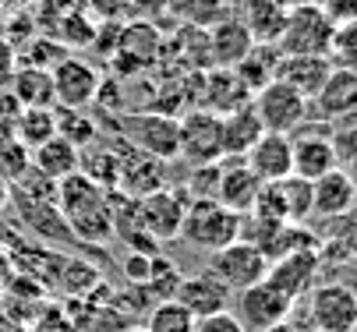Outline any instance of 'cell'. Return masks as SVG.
I'll list each match as a JSON object with an SVG mask.
<instances>
[{
    "label": "cell",
    "mask_w": 357,
    "mask_h": 332,
    "mask_svg": "<svg viewBox=\"0 0 357 332\" xmlns=\"http://www.w3.org/2000/svg\"><path fill=\"white\" fill-rule=\"evenodd\" d=\"M57 209L82 244H107L117 237L114 226V202L103 187H96L82 170L57 180Z\"/></svg>",
    "instance_id": "6da1fadb"
},
{
    "label": "cell",
    "mask_w": 357,
    "mask_h": 332,
    "mask_svg": "<svg viewBox=\"0 0 357 332\" xmlns=\"http://www.w3.org/2000/svg\"><path fill=\"white\" fill-rule=\"evenodd\" d=\"M114 127L131 149L156 156L163 163L181 156V124L167 110H142V113H114Z\"/></svg>",
    "instance_id": "7a4b0ae2"
},
{
    "label": "cell",
    "mask_w": 357,
    "mask_h": 332,
    "mask_svg": "<svg viewBox=\"0 0 357 332\" xmlns=\"http://www.w3.org/2000/svg\"><path fill=\"white\" fill-rule=\"evenodd\" d=\"M333 29L336 22L329 18V11L315 4V0H304V4L287 8V22L276 39V50L287 57H326L333 42Z\"/></svg>",
    "instance_id": "3957f363"
},
{
    "label": "cell",
    "mask_w": 357,
    "mask_h": 332,
    "mask_svg": "<svg viewBox=\"0 0 357 332\" xmlns=\"http://www.w3.org/2000/svg\"><path fill=\"white\" fill-rule=\"evenodd\" d=\"M241 219L237 212L223 209L216 198H188V212H184V223H181V237L198 248V251H220L234 241H241Z\"/></svg>",
    "instance_id": "277c9868"
},
{
    "label": "cell",
    "mask_w": 357,
    "mask_h": 332,
    "mask_svg": "<svg viewBox=\"0 0 357 332\" xmlns=\"http://www.w3.org/2000/svg\"><path fill=\"white\" fill-rule=\"evenodd\" d=\"M251 106L259 113L262 127L266 131H276V134H294L304 120H308V110H312V100H304L297 88H290L287 81H269L262 85L259 92L251 96Z\"/></svg>",
    "instance_id": "5b68a950"
},
{
    "label": "cell",
    "mask_w": 357,
    "mask_h": 332,
    "mask_svg": "<svg viewBox=\"0 0 357 332\" xmlns=\"http://www.w3.org/2000/svg\"><path fill=\"white\" fill-rule=\"evenodd\" d=\"M184 212H188V195H184V191H174V187H160V191H152V195H145V198H135L138 226H142L156 244L177 241V237H181V223H184Z\"/></svg>",
    "instance_id": "8992f818"
},
{
    "label": "cell",
    "mask_w": 357,
    "mask_h": 332,
    "mask_svg": "<svg viewBox=\"0 0 357 332\" xmlns=\"http://www.w3.org/2000/svg\"><path fill=\"white\" fill-rule=\"evenodd\" d=\"M177 124H181V156L191 166L223 159V127H220L216 113H209V110H184L177 117Z\"/></svg>",
    "instance_id": "52a82bcc"
},
{
    "label": "cell",
    "mask_w": 357,
    "mask_h": 332,
    "mask_svg": "<svg viewBox=\"0 0 357 332\" xmlns=\"http://www.w3.org/2000/svg\"><path fill=\"white\" fill-rule=\"evenodd\" d=\"M237 297V322L244 325V332H262L276 322H287L294 311V301L287 294H280L269 279H259L255 287L234 294Z\"/></svg>",
    "instance_id": "ba28073f"
},
{
    "label": "cell",
    "mask_w": 357,
    "mask_h": 332,
    "mask_svg": "<svg viewBox=\"0 0 357 332\" xmlns=\"http://www.w3.org/2000/svg\"><path fill=\"white\" fill-rule=\"evenodd\" d=\"M308 318L319 332H350L357 325V290L347 283H322L308 297Z\"/></svg>",
    "instance_id": "9c48e42d"
},
{
    "label": "cell",
    "mask_w": 357,
    "mask_h": 332,
    "mask_svg": "<svg viewBox=\"0 0 357 332\" xmlns=\"http://www.w3.org/2000/svg\"><path fill=\"white\" fill-rule=\"evenodd\" d=\"M209 269L227 283L234 294H241V290L255 287L259 279H266V272H269V258H266L259 248H255V244H248V241H234V244L213 251Z\"/></svg>",
    "instance_id": "30bf717a"
},
{
    "label": "cell",
    "mask_w": 357,
    "mask_h": 332,
    "mask_svg": "<svg viewBox=\"0 0 357 332\" xmlns=\"http://www.w3.org/2000/svg\"><path fill=\"white\" fill-rule=\"evenodd\" d=\"M50 78H54V103L57 106H75V110H89L96 103L99 81H103L89 61L68 57V54L50 68Z\"/></svg>",
    "instance_id": "8fae6325"
},
{
    "label": "cell",
    "mask_w": 357,
    "mask_h": 332,
    "mask_svg": "<svg viewBox=\"0 0 357 332\" xmlns=\"http://www.w3.org/2000/svg\"><path fill=\"white\" fill-rule=\"evenodd\" d=\"M294 173L304 180H319L322 173L336 170V152H333V131L329 127H312L304 120L294 134Z\"/></svg>",
    "instance_id": "7c38bea8"
},
{
    "label": "cell",
    "mask_w": 357,
    "mask_h": 332,
    "mask_svg": "<svg viewBox=\"0 0 357 332\" xmlns=\"http://www.w3.org/2000/svg\"><path fill=\"white\" fill-rule=\"evenodd\" d=\"M117 156H121V184H117V191L124 198H145L152 191H160V187H167V163L163 159L131 149L124 138L117 145Z\"/></svg>",
    "instance_id": "4fadbf2b"
},
{
    "label": "cell",
    "mask_w": 357,
    "mask_h": 332,
    "mask_svg": "<svg viewBox=\"0 0 357 332\" xmlns=\"http://www.w3.org/2000/svg\"><path fill=\"white\" fill-rule=\"evenodd\" d=\"M251 103L248 85L237 78L234 68H206L198 81V110H209L216 117H227Z\"/></svg>",
    "instance_id": "5bb4252c"
},
{
    "label": "cell",
    "mask_w": 357,
    "mask_h": 332,
    "mask_svg": "<svg viewBox=\"0 0 357 332\" xmlns=\"http://www.w3.org/2000/svg\"><path fill=\"white\" fill-rule=\"evenodd\" d=\"M319 265H322V255L319 248H308V251H290L283 258H273L269 262V272L266 279L280 294H287L294 304L315 287V276H319Z\"/></svg>",
    "instance_id": "9a60e30c"
},
{
    "label": "cell",
    "mask_w": 357,
    "mask_h": 332,
    "mask_svg": "<svg viewBox=\"0 0 357 332\" xmlns=\"http://www.w3.org/2000/svg\"><path fill=\"white\" fill-rule=\"evenodd\" d=\"M174 301H181L195 318H206V315L227 311V308L234 304V290L227 287V283H223L213 269H206V272H195V276L181 279Z\"/></svg>",
    "instance_id": "2e32d148"
},
{
    "label": "cell",
    "mask_w": 357,
    "mask_h": 332,
    "mask_svg": "<svg viewBox=\"0 0 357 332\" xmlns=\"http://www.w3.org/2000/svg\"><path fill=\"white\" fill-rule=\"evenodd\" d=\"M262 180L255 177L244 163V156H223L220 159V187H216V202L237 216H248L255 205Z\"/></svg>",
    "instance_id": "e0dca14e"
},
{
    "label": "cell",
    "mask_w": 357,
    "mask_h": 332,
    "mask_svg": "<svg viewBox=\"0 0 357 332\" xmlns=\"http://www.w3.org/2000/svg\"><path fill=\"white\" fill-rule=\"evenodd\" d=\"M244 163H248V170L259 177L262 184H276V180L290 177V173H294V145H290V134L266 131V134L248 149Z\"/></svg>",
    "instance_id": "ac0fdd59"
},
{
    "label": "cell",
    "mask_w": 357,
    "mask_h": 332,
    "mask_svg": "<svg viewBox=\"0 0 357 332\" xmlns=\"http://www.w3.org/2000/svg\"><path fill=\"white\" fill-rule=\"evenodd\" d=\"M357 205V180L343 173L340 166L312 180V216L322 219H340Z\"/></svg>",
    "instance_id": "d6986e66"
},
{
    "label": "cell",
    "mask_w": 357,
    "mask_h": 332,
    "mask_svg": "<svg viewBox=\"0 0 357 332\" xmlns=\"http://www.w3.org/2000/svg\"><path fill=\"white\" fill-rule=\"evenodd\" d=\"M206 32H209V61H213V68H237L241 57L255 46L248 25L241 18H234V15L216 22V25H209Z\"/></svg>",
    "instance_id": "ffe728a7"
},
{
    "label": "cell",
    "mask_w": 357,
    "mask_h": 332,
    "mask_svg": "<svg viewBox=\"0 0 357 332\" xmlns=\"http://www.w3.org/2000/svg\"><path fill=\"white\" fill-rule=\"evenodd\" d=\"M333 74V64L329 57H280V68H276V78L287 81L290 88H297L304 100H315L326 78Z\"/></svg>",
    "instance_id": "44dd1931"
},
{
    "label": "cell",
    "mask_w": 357,
    "mask_h": 332,
    "mask_svg": "<svg viewBox=\"0 0 357 332\" xmlns=\"http://www.w3.org/2000/svg\"><path fill=\"white\" fill-rule=\"evenodd\" d=\"M312 103L319 106V113H322L326 120H340V117L357 113V74L333 68V74L326 78L322 92H319Z\"/></svg>",
    "instance_id": "7402d4cb"
},
{
    "label": "cell",
    "mask_w": 357,
    "mask_h": 332,
    "mask_svg": "<svg viewBox=\"0 0 357 332\" xmlns=\"http://www.w3.org/2000/svg\"><path fill=\"white\" fill-rule=\"evenodd\" d=\"M82 166V149H75L68 138L54 134L50 141H43L39 149H32V170L50 177V180H64Z\"/></svg>",
    "instance_id": "603a6c76"
},
{
    "label": "cell",
    "mask_w": 357,
    "mask_h": 332,
    "mask_svg": "<svg viewBox=\"0 0 357 332\" xmlns=\"http://www.w3.org/2000/svg\"><path fill=\"white\" fill-rule=\"evenodd\" d=\"M220 127H223V156H248V149L266 134V127H262V120H259L251 103L220 117Z\"/></svg>",
    "instance_id": "cb8c5ba5"
},
{
    "label": "cell",
    "mask_w": 357,
    "mask_h": 332,
    "mask_svg": "<svg viewBox=\"0 0 357 332\" xmlns=\"http://www.w3.org/2000/svg\"><path fill=\"white\" fill-rule=\"evenodd\" d=\"M8 88L15 92V100L22 106H57L54 103V78H50L46 68H32V64L15 68L8 78Z\"/></svg>",
    "instance_id": "d4e9b609"
},
{
    "label": "cell",
    "mask_w": 357,
    "mask_h": 332,
    "mask_svg": "<svg viewBox=\"0 0 357 332\" xmlns=\"http://www.w3.org/2000/svg\"><path fill=\"white\" fill-rule=\"evenodd\" d=\"M280 50L273 42H255L251 50L241 57V64L234 68L237 71V78L248 85V92L255 96V92H259L262 85H269V81H276V68H280Z\"/></svg>",
    "instance_id": "484cf974"
},
{
    "label": "cell",
    "mask_w": 357,
    "mask_h": 332,
    "mask_svg": "<svg viewBox=\"0 0 357 332\" xmlns=\"http://www.w3.org/2000/svg\"><path fill=\"white\" fill-rule=\"evenodd\" d=\"M241 22L248 25L255 42H273L276 46L283 22H287V8L280 0H244V18Z\"/></svg>",
    "instance_id": "4316f807"
},
{
    "label": "cell",
    "mask_w": 357,
    "mask_h": 332,
    "mask_svg": "<svg viewBox=\"0 0 357 332\" xmlns=\"http://www.w3.org/2000/svg\"><path fill=\"white\" fill-rule=\"evenodd\" d=\"M54 134H57V106H22L15 138L22 141L29 152L39 149L43 141H50Z\"/></svg>",
    "instance_id": "83f0119b"
},
{
    "label": "cell",
    "mask_w": 357,
    "mask_h": 332,
    "mask_svg": "<svg viewBox=\"0 0 357 332\" xmlns=\"http://www.w3.org/2000/svg\"><path fill=\"white\" fill-rule=\"evenodd\" d=\"M57 134L68 138L75 149H89L99 138V120L89 110H75V106H57Z\"/></svg>",
    "instance_id": "f1b7e54d"
},
{
    "label": "cell",
    "mask_w": 357,
    "mask_h": 332,
    "mask_svg": "<svg viewBox=\"0 0 357 332\" xmlns=\"http://www.w3.org/2000/svg\"><path fill=\"white\" fill-rule=\"evenodd\" d=\"M195 315L181 304V301H156L149 308L145 318V332H195Z\"/></svg>",
    "instance_id": "f546056e"
},
{
    "label": "cell",
    "mask_w": 357,
    "mask_h": 332,
    "mask_svg": "<svg viewBox=\"0 0 357 332\" xmlns=\"http://www.w3.org/2000/svg\"><path fill=\"white\" fill-rule=\"evenodd\" d=\"M276 187H280V198H283L287 223H304L312 216V180L290 173V177L276 180Z\"/></svg>",
    "instance_id": "4dcf8cb0"
},
{
    "label": "cell",
    "mask_w": 357,
    "mask_h": 332,
    "mask_svg": "<svg viewBox=\"0 0 357 332\" xmlns=\"http://www.w3.org/2000/svg\"><path fill=\"white\" fill-rule=\"evenodd\" d=\"M329 64L340 71H354L357 74V18L350 22H336L333 29V42H329Z\"/></svg>",
    "instance_id": "1f68e13d"
},
{
    "label": "cell",
    "mask_w": 357,
    "mask_h": 332,
    "mask_svg": "<svg viewBox=\"0 0 357 332\" xmlns=\"http://www.w3.org/2000/svg\"><path fill=\"white\" fill-rule=\"evenodd\" d=\"M32 170V152L18 138H0V177L8 184H18Z\"/></svg>",
    "instance_id": "d6a6232c"
},
{
    "label": "cell",
    "mask_w": 357,
    "mask_h": 332,
    "mask_svg": "<svg viewBox=\"0 0 357 332\" xmlns=\"http://www.w3.org/2000/svg\"><path fill=\"white\" fill-rule=\"evenodd\" d=\"M333 152H336V166L357 180V124L333 131Z\"/></svg>",
    "instance_id": "836d02e7"
},
{
    "label": "cell",
    "mask_w": 357,
    "mask_h": 332,
    "mask_svg": "<svg viewBox=\"0 0 357 332\" xmlns=\"http://www.w3.org/2000/svg\"><path fill=\"white\" fill-rule=\"evenodd\" d=\"M216 187H220V163H202L191 166L188 173V198H216Z\"/></svg>",
    "instance_id": "e575fe53"
},
{
    "label": "cell",
    "mask_w": 357,
    "mask_h": 332,
    "mask_svg": "<svg viewBox=\"0 0 357 332\" xmlns=\"http://www.w3.org/2000/svg\"><path fill=\"white\" fill-rule=\"evenodd\" d=\"M18 117H22V103L15 100V92L0 88V138H15Z\"/></svg>",
    "instance_id": "d590c367"
},
{
    "label": "cell",
    "mask_w": 357,
    "mask_h": 332,
    "mask_svg": "<svg viewBox=\"0 0 357 332\" xmlns=\"http://www.w3.org/2000/svg\"><path fill=\"white\" fill-rule=\"evenodd\" d=\"M195 332H244V325L237 322L234 311H216L195 322Z\"/></svg>",
    "instance_id": "8d00e7d4"
},
{
    "label": "cell",
    "mask_w": 357,
    "mask_h": 332,
    "mask_svg": "<svg viewBox=\"0 0 357 332\" xmlns=\"http://www.w3.org/2000/svg\"><path fill=\"white\" fill-rule=\"evenodd\" d=\"M152 258H156V255L131 251V255L124 258V276H128L131 283H149V276H152Z\"/></svg>",
    "instance_id": "74e56055"
},
{
    "label": "cell",
    "mask_w": 357,
    "mask_h": 332,
    "mask_svg": "<svg viewBox=\"0 0 357 332\" xmlns=\"http://www.w3.org/2000/svg\"><path fill=\"white\" fill-rule=\"evenodd\" d=\"M262 332H304V329L294 325V322L287 318V322H276V325H269V329H262Z\"/></svg>",
    "instance_id": "f35d334b"
},
{
    "label": "cell",
    "mask_w": 357,
    "mask_h": 332,
    "mask_svg": "<svg viewBox=\"0 0 357 332\" xmlns=\"http://www.w3.org/2000/svg\"><path fill=\"white\" fill-rule=\"evenodd\" d=\"M8 202H11V184H8L4 177H0V209H4Z\"/></svg>",
    "instance_id": "ab89813d"
},
{
    "label": "cell",
    "mask_w": 357,
    "mask_h": 332,
    "mask_svg": "<svg viewBox=\"0 0 357 332\" xmlns=\"http://www.w3.org/2000/svg\"><path fill=\"white\" fill-rule=\"evenodd\" d=\"M11 272V258L4 255V251H0V283H4V276Z\"/></svg>",
    "instance_id": "60d3db41"
},
{
    "label": "cell",
    "mask_w": 357,
    "mask_h": 332,
    "mask_svg": "<svg viewBox=\"0 0 357 332\" xmlns=\"http://www.w3.org/2000/svg\"><path fill=\"white\" fill-rule=\"evenodd\" d=\"M128 332H145V325H142V329H128Z\"/></svg>",
    "instance_id": "b9f144b4"
},
{
    "label": "cell",
    "mask_w": 357,
    "mask_h": 332,
    "mask_svg": "<svg viewBox=\"0 0 357 332\" xmlns=\"http://www.w3.org/2000/svg\"><path fill=\"white\" fill-rule=\"evenodd\" d=\"M350 332H357V325H354V329H350Z\"/></svg>",
    "instance_id": "7bdbcfd3"
},
{
    "label": "cell",
    "mask_w": 357,
    "mask_h": 332,
    "mask_svg": "<svg viewBox=\"0 0 357 332\" xmlns=\"http://www.w3.org/2000/svg\"><path fill=\"white\" fill-rule=\"evenodd\" d=\"M308 332H319V329H308Z\"/></svg>",
    "instance_id": "ee69618b"
}]
</instances>
